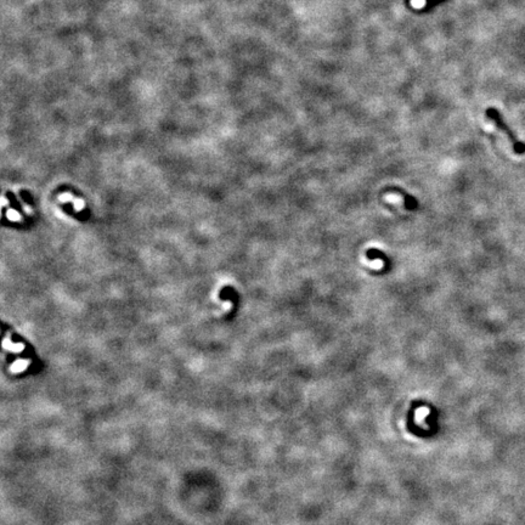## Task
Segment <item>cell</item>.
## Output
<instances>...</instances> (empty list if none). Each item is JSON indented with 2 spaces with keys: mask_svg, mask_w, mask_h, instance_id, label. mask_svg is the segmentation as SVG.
<instances>
[{
  "mask_svg": "<svg viewBox=\"0 0 525 525\" xmlns=\"http://www.w3.org/2000/svg\"><path fill=\"white\" fill-rule=\"evenodd\" d=\"M486 117L489 118L490 120H492V122L495 123V125L497 126V128L501 129V130L503 131V133L507 135V138L510 139V141L512 142L513 145V151L516 153H518V155H523V153H525V144L524 142L519 141L518 139H517V136L514 135V133L512 130H511L510 128H508V125L506 124L505 120H503V118L501 117L500 112L497 111V110L495 109H488L486 110Z\"/></svg>",
  "mask_w": 525,
  "mask_h": 525,
  "instance_id": "cell-1",
  "label": "cell"
},
{
  "mask_svg": "<svg viewBox=\"0 0 525 525\" xmlns=\"http://www.w3.org/2000/svg\"><path fill=\"white\" fill-rule=\"evenodd\" d=\"M390 191H395V192L400 193L401 196L404 197V200H405V206L406 208L408 209H416L417 206H418V203H417V200L414 197H412V196H408V193H405L404 191H401L400 188H392Z\"/></svg>",
  "mask_w": 525,
  "mask_h": 525,
  "instance_id": "cell-2",
  "label": "cell"
},
{
  "mask_svg": "<svg viewBox=\"0 0 525 525\" xmlns=\"http://www.w3.org/2000/svg\"><path fill=\"white\" fill-rule=\"evenodd\" d=\"M367 258H368V259H376V258H382V259H383L384 262H388L386 255H384L383 253L381 252V250H377V249L367 250Z\"/></svg>",
  "mask_w": 525,
  "mask_h": 525,
  "instance_id": "cell-3",
  "label": "cell"
}]
</instances>
